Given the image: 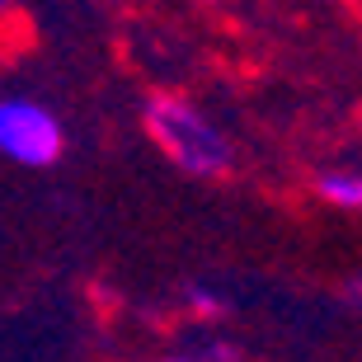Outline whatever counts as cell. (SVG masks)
Returning <instances> with one entry per match:
<instances>
[{
    "instance_id": "6da1fadb",
    "label": "cell",
    "mask_w": 362,
    "mask_h": 362,
    "mask_svg": "<svg viewBox=\"0 0 362 362\" xmlns=\"http://www.w3.org/2000/svg\"><path fill=\"white\" fill-rule=\"evenodd\" d=\"M141 127L160 146L165 160L188 179L216 184V179H230V170H235V141H230V132L198 99H188V94H175V90L146 94L141 99Z\"/></svg>"
},
{
    "instance_id": "7a4b0ae2",
    "label": "cell",
    "mask_w": 362,
    "mask_h": 362,
    "mask_svg": "<svg viewBox=\"0 0 362 362\" xmlns=\"http://www.w3.org/2000/svg\"><path fill=\"white\" fill-rule=\"evenodd\" d=\"M0 156L24 170H47L66 156V127L42 99L0 94Z\"/></svg>"
},
{
    "instance_id": "3957f363",
    "label": "cell",
    "mask_w": 362,
    "mask_h": 362,
    "mask_svg": "<svg viewBox=\"0 0 362 362\" xmlns=\"http://www.w3.org/2000/svg\"><path fill=\"white\" fill-rule=\"evenodd\" d=\"M315 198L339 207V212H362V165H339V170H320L310 179Z\"/></svg>"
},
{
    "instance_id": "277c9868",
    "label": "cell",
    "mask_w": 362,
    "mask_h": 362,
    "mask_svg": "<svg viewBox=\"0 0 362 362\" xmlns=\"http://www.w3.org/2000/svg\"><path fill=\"white\" fill-rule=\"evenodd\" d=\"M184 306L193 310L202 325H212V320H226L230 301L216 292V287H207V282H188V287H184Z\"/></svg>"
},
{
    "instance_id": "5b68a950",
    "label": "cell",
    "mask_w": 362,
    "mask_h": 362,
    "mask_svg": "<svg viewBox=\"0 0 362 362\" xmlns=\"http://www.w3.org/2000/svg\"><path fill=\"white\" fill-rule=\"evenodd\" d=\"M193 362H240V349H235L230 339L207 334V339H202V349L193 353Z\"/></svg>"
},
{
    "instance_id": "8992f818",
    "label": "cell",
    "mask_w": 362,
    "mask_h": 362,
    "mask_svg": "<svg viewBox=\"0 0 362 362\" xmlns=\"http://www.w3.org/2000/svg\"><path fill=\"white\" fill-rule=\"evenodd\" d=\"M339 301H344L349 310H362V269L344 278V287H339Z\"/></svg>"
},
{
    "instance_id": "52a82bcc",
    "label": "cell",
    "mask_w": 362,
    "mask_h": 362,
    "mask_svg": "<svg viewBox=\"0 0 362 362\" xmlns=\"http://www.w3.org/2000/svg\"><path fill=\"white\" fill-rule=\"evenodd\" d=\"M14 5H19V0H0V14H10Z\"/></svg>"
},
{
    "instance_id": "ba28073f",
    "label": "cell",
    "mask_w": 362,
    "mask_h": 362,
    "mask_svg": "<svg viewBox=\"0 0 362 362\" xmlns=\"http://www.w3.org/2000/svg\"><path fill=\"white\" fill-rule=\"evenodd\" d=\"M160 362H193V358H160Z\"/></svg>"
},
{
    "instance_id": "9c48e42d",
    "label": "cell",
    "mask_w": 362,
    "mask_h": 362,
    "mask_svg": "<svg viewBox=\"0 0 362 362\" xmlns=\"http://www.w3.org/2000/svg\"><path fill=\"white\" fill-rule=\"evenodd\" d=\"M184 5H207V0H184Z\"/></svg>"
}]
</instances>
